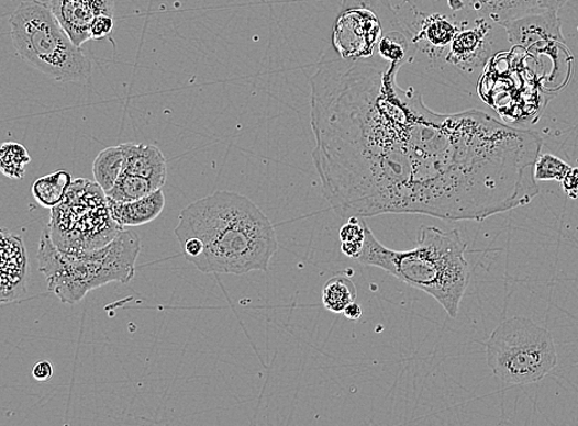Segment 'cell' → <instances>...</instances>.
Here are the masks:
<instances>
[{"mask_svg":"<svg viewBox=\"0 0 578 426\" xmlns=\"http://www.w3.org/2000/svg\"><path fill=\"white\" fill-rule=\"evenodd\" d=\"M123 162H125V157H123V150L119 145V147H110L100 152L95 164H92V175H95L96 182L105 193L118 182L123 171Z\"/></svg>","mask_w":578,"mask_h":426,"instance_id":"17","label":"cell"},{"mask_svg":"<svg viewBox=\"0 0 578 426\" xmlns=\"http://www.w3.org/2000/svg\"><path fill=\"white\" fill-rule=\"evenodd\" d=\"M113 29V16L99 15L90 25V40H101L110 36Z\"/></svg>","mask_w":578,"mask_h":426,"instance_id":"23","label":"cell"},{"mask_svg":"<svg viewBox=\"0 0 578 426\" xmlns=\"http://www.w3.org/2000/svg\"><path fill=\"white\" fill-rule=\"evenodd\" d=\"M123 150V171L148 180L157 190L167 181L168 162L156 145L121 144Z\"/></svg>","mask_w":578,"mask_h":426,"instance_id":"14","label":"cell"},{"mask_svg":"<svg viewBox=\"0 0 578 426\" xmlns=\"http://www.w3.org/2000/svg\"><path fill=\"white\" fill-rule=\"evenodd\" d=\"M9 24L18 55L31 67L62 82L90 77L89 59L60 26L48 4L38 0L20 3Z\"/></svg>","mask_w":578,"mask_h":426,"instance_id":"5","label":"cell"},{"mask_svg":"<svg viewBox=\"0 0 578 426\" xmlns=\"http://www.w3.org/2000/svg\"><path fill=\"white\" fill-rule=\"evenodd\" d=\"M174 233L179 242H199L201 254L191 265L205 274L266 272L278 251L270 220L247 197L231 191L186 206Z\"/></svg>","mask_w":578,"mask_h":426,"instance_id":"2","label":"cell"},{"mask_svg":"<svg viewBox=\"0 0 578 426\" xmlns=\"http://www.w3.org/2000/svg\"><path fill=\"white\" fill-rule=\"evenodd\" d=\"M497 24L475 15L468 9V18L460 19L452 43L430 61L440 70H448L475 85L479 72L500 49Z\"/></svg>","mask_w":578,"mask_h":426,"instance_id":"9","label":"cell"},{"mask_svg":"<svg viewBox=\"0 0 578 426\" xmlns=\"http://www.w3.org/2000/svg\"><path fill=\"white\" fill-rule=\"evenodd\" d=\"M108 204L113 222L120 227L141 226L157 220L164 210L165 197L162 190L126 203L113 201L108 197Z\"/></svg>","mask_w":578,"mask_h":426,"instance_id":"15","label":"cell"},{"mask_svg":"<svg viewBox=\"0 0 578 426\" xmlns=\"http://www.w3.org/2000/svg\"><path fill=\"white\" fill-rule=\"evenodd\" d=\"M365 244L356 262L386 270L421 290L456 318L470 280L467 244L457 231L422 225L414 248L396 251L378 242L365 223Z\"/></svg>","mask_w":578,"mask_h":426,"instance_id":"3","label":"cell"},{"mask_svg":"<svg viewBox=\"0 0 578 426\" xmlns=\"http://www.w3.org/2000/svg\"><path fill=\"white\" fill-rule=\"evenodd\" d=\"M571 169L569 164L555 157V155L541 153L534 162V179L543 182H562Z\"/></svg>","mask_w":578,"mask_h":426,"instance_id":"22","label":"cell"},{"mask_svg":"<svg viewBox=\"0 0 578 426\" xmlns=\"http://www.w3.org/2000/svg\"><path fill=\"white\" fill-rule=\"evenodd\" d=\"M502 29L508 40L531 56H549L553 61L552 76L556 77L562 67L567 69L566 59L560 54H570L562 35L560 19L556 12L526 16L504 24Z\"/></svg>","mask_w":578,"mask_h":426,"instance_id":"10","label":"cell"},{"mask_svg":"<svg viewBox=\"0 0 578 426\" xmlns=\"http://www.w3.org/2000/svg\"><path fill=\"white\" fill-rule=\"evenodd\" d=\"M560 183L563 184L564 192L569 195L571 200L578 199V168H573Z\"/></svg>","mask_w":578,"mask_h":426,"instance_id":"24","label":"cell"},{"mask_svg":"<svg viewBox=\"0 0 578 426\" xmlns=\"http://www.w3.org/2000/svg\"><path fill=\"white\" fill-rule=\"evenodd\" d=\"M60 251L81 254L108 245L122 231L113 222L108 197L101 187L86 179L74 180L47 227Z\"/></svg>","mask_w":578,"mask_h":426,"instance_id":"7","label":"cell"},{"mask_svg":"<svg viewBox=\"0 0 578 426\" xmlns=\"http://www.w3.org/2000/svg\"><path fill=\"white\" fill-rule=\"evenodd\" d=\"M33 377L36 381L46 382L54 377V367L47 360L38 361L33 369Z\"/></svg>","mask_w":578,"mask_h":426,"instance_id":"25","label":"cell"},{"mask_svg":"<svg viewBox=\"0 0 578 426\" xmlns=\"http://www.w3.org/2000/svg\"><path fill=\"white\" fill-rule=\"evenodd\" d=\"M400 69L330 59L311 78L313 160L338 216L483 222L540 194V134L478 110L433 112L398 86Z\"/></svg>","mask_w":578,"mask_h":426,"instance_id":"1","label":"cell"},{"mask_svg":"<svg viewBox=\"0 0 578 426\" xmlns=\"http://www.w3.org/2000/svg\"><path fill=\"white\" fill-rule=\"evenodd\" d=\"M343 315L351 321H357L360 318V316H363V307H360V305L354 301V303H351L346 306Z\"/></svg>","mask_w":578,"mask_h":426,"instance_id":"26","label":"cell"},{"mask_svg":"<svg viewBox=\"0 0 578 426\" xmlns=\"http://www.w3.org/2000/svg\"><path fill=\"white\" fill-rule=\"evenodd\" d=\"M71 182H74L71 175L65 170L46 175L34 183V199L40 205L53 210L64 201Z\"/></svg>","mask_w":578,"mask_h":426,"instance_id":"16","label":"cell"},{"mask_svg":"<svg viewBox=\"0 0 578 426\" xmlns=\"http://www.w3.org/2000/svg\"><path fill=\"white\" fill-rule=\"evenodd\" d=\"M485 348L493 375L510 386L540 382L557 363L551 332L525 317L501 322L485 343Z\"/></svg>","mask_w":578,"mask_h":426,"instance_id":"6","label":"cell"},{"mask_svg":"<svg viewBox=\"0 0 578 426\" xmlns=\"http://www.w3.org/2000/svg\"><path fill=\"white\" fill-rule=\"evenodd\" d=\"M154 191L158 190L148 180L122 172L115 186L105 194L113 201L126 203L138 201Z\"/></svg>","mask_w":578,"mask_h":426,"instance_id":"20","label":"cell"},{"mask_svg":"<svg viewBox=\"0 0 578 426\" xmlns=\"http://www.w3.org/2000/svg\"><path fill=\"white\" fill-rule=\"evenodd\" d=\"M31 157L24 145L18 142L0 144V172L10 180H23Z\"/></svg>","mask_w":578,"mask_h":426,"instance_id":"19","label":"cell"},{"mask_svg":"<svg viewBox=\"0 0 578 426\" xmlns=\"http://www.w3.org/2000/svg\"><path fill=\"white\" fill-rule=\"evenodd\" d=\"M459 22V12H453L452 15H420L418 24L409 25L412 33H414L418 55L423 54L429 59L438 55L456 36Z\"/></svg>","mask_w":578,"mask_h":426,"instance_id":"13","label":"cell"},{"mask_svg":"<svg viewBox=\"0 0 578 426\" xmlns=\"http://www.w3.org/2000/svg\"><path fill=\"white\" fill-rule=\"evenodd\" d=\"M408 29L390 0H343L332 43L344 60L371 61L381 38Z\"/></svg>","mask_w":578,"mask_h":426,"instance_id":"8","label":"cell"},{"mask_svg":"<svg viewBox=\"0 0 578 426\" xmlns=\"http://www.w3.org/2000/svg\"><path fill=\"white\" fill-rule=\"evenodd\" d=\"M569 0H470L475 15L503 26L526 16L559 12Z\"/></svg>","mask_w":578,"mask_h":426,"instance_id":"12","label":"cell"},{"mask_svg":"<svg viewBox=\"0 0 578 426\" xmlns=\"http://www.w3.org/2000/svg\"><path fill=\"white\" fill-rule=\"evenodd\" d=\"M48 7L78 47L90 40V25L96 18L115 13V0H49Z\"/></svg>","mask_w":578,"mask_h":426,"instance_id":"11","label":"cell"},{"mask_svg":"<svg viewBox=\"0 0 578 426\" xmlns=\"http://www.w3.org/2000/svg\"><path fill=\"white\" fill-rule=\"evenodd\" d=\"M140 251L138 236L133 232H120L111 243L98 249L68 254L55 246L46 228L37 259L49 292L64 303L76 304L91 290L112 282H131Z\"/></svg>","mask_w":578,"mask_h":426,"instance_id":"4","label":"cell"},{"mask_svg":"<svg viewBox=\"0 0 578 426\" xmlns=\"http://www.w3.org/2000/svg\"><path fill=\"white\" fill-rule=\"evenodd\" d=\"M357 299V288L353 279L336 276L329 279L323 288L322 301L324 307L334 314H343L346 306Z\"/></svg>","mask_w":578,"mask_h":426,"instance_id":"18","label":"cell"},{"mask_svg":"<svg viewBox=\"0 0 578 426\" xmlns=\"http://www.w3.org/2000/svg\"><path fill=\"white\" fill-rule=\"evenodd\" d=\"M404 2L408 3L409 0H404ZM447 2L452 12H459V10L466 8V4H464L463 0H447Z\"/></svg>","mask_w":578,"mask_h":426,"instance_id":"27","label":"cell"},{"mask_svg":"<svg viewBox=\"0 0 578 426\" xmlns=\"http://www.w3.org/2000/svg\"><path fill=\"white\" fill-rule=\"evenodd\" d=\"M365 223L366 221L360 217L351 216L340 228L338 238L342 242V253L346 257L356 259L363 253L366 236Z\"/></svg>","mask_w":578,"mask_h":426,"instance_id":"21","label":"cell"}]
</instances>
